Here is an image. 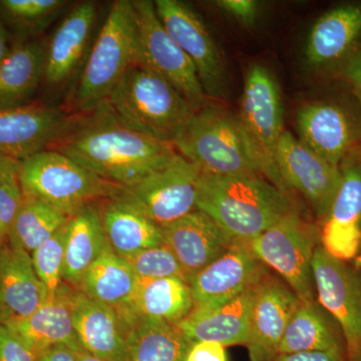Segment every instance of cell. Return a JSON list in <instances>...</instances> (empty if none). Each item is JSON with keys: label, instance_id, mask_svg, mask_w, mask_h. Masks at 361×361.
I'll use <instances>...</instances> for the list:
<instances>
[{"label": "cell", "instance_id": "6da1fadb", "mask_svg": "<svg viewBox=\"0 0 361 361\" xmlns=\"http://www.w3.org/2000/svg\"><path fill=\"white\" fill-rule=\"evenodd\" d=\"M51 149L116 187L135 184L178 153L173 145L130 129L106 103L73 116L70 127Z\"/></svg>", "mask_w": 361, "mask_h": 361}, {"label": "cell", "instance_id": "7a4b0ae2", "mask_svg": "<svg viewBox=\"0 0 361 361\" xmlns=\"http://www.w3.org/2000/svg\"><path fill=\"white\" fill-rule=\"evenodd\" d=\"M197 210L215 221L233 240L248 243L294 211L289 197L260 175L202 173Z\"/></svg>", "mask_w": 361, "mask_h": 361}, {"label": "cell", "instance_id": "3957f363", "mask_svg": "<svg viewBox=\"0 0 361 361\" xmlns=\"http://www.w3.org/2000/svg\"><path fill=\"white\" fill-rule=\"evenodd\" d=\"M106 103L130 129L173 146L196 111L167 80L140 63L123 75Z\"/></svg>", "mask_w": 361, "mask_h": 361}, {"label": "cell", "instance_id": "277c9868", "mask_svg": "<svg viewBox=\"0 0 361 361\" xmlns=\"http://www.w3.org/2000/svg\"><path fill=\"white\" fill-rule=\"evenodd\" d=\"M139 63V39L133 1L111 6L87 59L73 103L82 114L106 103L123 75Z\"/></svg>", "mask_w": 361, "mask_h": 361}, {"label": "cell", "instance_id": "5b68a950", "mask_svg": "<svg viewBox=\"0 0 361 361\" xmlns=\"http://www.w3.org/2000/svg\"><path fill=\"white\" fill-rule=\"evenodd\" d=\"M174 147L204 174L260 175L252 160L238 116L218 104H207L195 111Z\"/></svg>", "mask_w": 361, "mask_h": 361}, {"label": "cell", "instance_id": "8992f818", "mask_svg": "<svg viewBox=\"0 0 361 361\" xmlns=\"http://www.w3.org/2000/svg\"><path fill=\"white\" fill-rule=\"evenodd\" d=\"M18 182L23 196L39 199L70 218L99 199H111L116 190L52 149L21 161Z\"/></svg>", "mask_w": 361, "mask_h": 361}, {"label": "cell", "instance_id": "52a82bcc", "mask_svg": "<svg viewBox=\"0 0 361 361\" xmlns=\"http://www.w3.org/2000/svg\"><path fill=\"white\" fill-rule=\"evenodd\" d=\"M238 118L259 174L288 196L276 161L278 145L284 133L281 94L276 80L265 66L249 68Z\"/></svg>", "mask_w": 361, "mask_h": 361}, {"label": "cell", "instance_id": "ba28073f", "mask_svg": "<svg viewBox=\"0 0 361 361\" xmlns=\"http://www.w3.org/2000/svg\"><path fill=\"white\" fill-rule=\"evenodd\" d=\"M319 242V232L294 210L247 245L261 263L276 271L302 302H311L317 300L312 259Z\"/></svg>", "mask_w": 361, "mask_h": 361}, {"label": "cell", "instance_id": "9c48e42d", "mask_svg": "<svg viewBox=\"0 0 361 361\" xmlns=\"http://www.w3.org/2000/svg\"><path fill=\"white\" fill-rule=\"evenodd\" d=\"M198 166L177 153L164 167L128 187H116L111 199L139 211L155 224H171L196 210Z\"/></svg>", "mask_w": 361, "mask_h": 361}, {"label": "cell", "instance_id": "30bf717a", "mask_svg": "<svg viewBox=\"0 0 361 361\" xmlns=\"http://www.w3.org/2000/svg\"><path fill=\"white\" fill-rule=\"evenodd\" d=\"M139 39V63L172 85L199 111L208 104L198 73L191 59L172 39L149 0H135Z\"/></svg>", "mask_w": 361, "mask_h": 361}, {"label": "cell", "instance_id": "8fae6325", "mask_svg": "<svg viewBox=\"0 0 361 361\" xmlns=\"http://www.w3.org/2000/svg\"><path fill=\"white\" fill-rule=\"evenodd\" d=\"M316 297L336 320L345 342L346 360L361 355V269L318 246L312 259Z\"/></svg>", "mask_w": 361, "mask_h": 361}, {"label": "cell", "instance_id": "7c38bea8", "mask_svg": "<svg viewBox=\"0 0 361 361\" xmlns=\"http://www.w3.org/2000/svg\"><path fill=\"white\" fill-rule=\"evenodd\" d=\"M154 4L169 35L193 63L207 97L224 99V59L203 20L191 7L178 0H156Z\"/></svg>", "mask_w": 361, "mask_h": 361}, {"label": "cell", "instance_id": "4fadbf2b", "mask_svg": "<svg viewBox=\"0 0 361 361\" xmlns=\"http://www.w3.org/2000/svg\"><path fill=\"white\" fill-rule=\"evenodd\" d=\"M276 161L287 191L294 189L302 195L322 224L341 186V167L318 156L286 130L278 145Z\"/></svg>", "mask_w": 361, "mask_h": 361}, {"label": "cell", "instance_id": "5bb4252c", "mask_svg": "<svg viewBox=\"0 0 361 361\" xmlns=\"http://www.w3.org/2000/svg\"><path fill=\"white\" fill-rule=\"evenodd\" d=\"M267 267L255 257L247 243L234 241L200 272L188 280L194 308L207 311L218 307L260 281Z\"/></svg>", "mask_w": 361, "mask_h": 361}, {"label": "cell", "instance_id": "9a60e30c", "mask_svg": "<svg viewBox=\"0 0 361 361\" xmlns=\"http://www.w3.org/2000/svg\"><path fill=\"white\" fill-rule=\"evenodd\" d=\"M342 179L322 223L320 246L332 257L349 262L361 250V152L342 161Z\"/></svg>", "mask_w": 361, "mask_h": 361}, {"label": "cell", "instance_id": "2e32d148", "mask_svg": "<svg viewBox=\"0 0 361 361\" xmlns=\"http://www.w3.org/2000/svg\"><path fill=\"white\" fill-rule=\"evenodd\" d=\"M73 118L61 109L42 104L0 109V154L21 161L51 149Z\"/></svg>", "mask_w": 361, "mask_h": 361}, {"label": "cell", "instance_id": "e0dca14e", "mask_svg": "<svg viewBox=\"0 0 361 361\" xmlns=\"http://www.w3.org/2000/svg\"><path fill=\"white\" fill-rule=\"evenodd\" d=\"M300 299L280 277L266 272L256 285L250 334L246 346L250 361H274Z\"/></svg>", "mask_w": 361, "mask_h": 361}, {"label": "cell", "instance_id": "ac0fdd59", "mask_svg": "<svg viewBox=\"0 0 361 361\" xmlns=\"http://www.w3.org/2000/svg\"><path fill=\"white\" fill-rule=\"evenodd\" d=\"M299 141L332 165L341 167L360 137L353 116L329 102L304 104L295 118Z\"/></svg>", "mask_w": 361, "mask_h": 361}, {"label": "cell", "instance_id": "d6986e66", "mask_svg": "<svg viewBox=\"0 0 361 361\" xmlns=\"http://www.w3.org/2000/svg\"><path fill=\"white\" fill-rule=\"evenodd\" d=\"M161 230L164 244L179 261L187 281L234 243L215 221L197 209Z\"/></svg>", "mask_w": 361, "mask_h": 361}, {"label": "cell", "instance_id": "ffe728a7", "mask_svg": "<svg viewBox=\"0 0 361 361\" xmlns=\"http://www.w3.org/2000/svg\"><path fill=\"white\" fill-rule=\"evenodd\" d=\"M361 47V4H348L318 18L308 35L306 63L314 70L343 66Z\"/></svg>", "mask_w": 361, "mask_h": 361}, {"label": "cell", "instance_id": "44dd1931", "mask_svg": "<svg viewBox=\"0 0 361 361\" xmlns=\"http://www.w3.org/2000/svg\"><path fill=\"white\" fill-rule=\"evenodd\" d=\"M47 297L30 254L4 243L0 248V324L32 315Z\"/></svg>", "mask_w": 361, "mask_h": 361}, {"label": "cell", "instance_id": "7402d4cb", "mask_svg": "<svg viewBox=\"0 0 361 361\" xmlns=\"http://www.w3.org/2000/svg\"><path fill=\"white\" fill-rule=\"evenodd\" d=\"M73 289L63 283L56 293L49 294L32 315L7 323L6 326L39 356L47 349L58 345L84 351L73 326L71 312Z\"/></svg>", "mask_w": 361, "mask_h": 361}, {"label": "cell", "instance_id": "603a6c76", "mask_svg": "<svg viewBox=\"0 0 361 361\" xmlns=\"http://www.w3.org/2000/svg\"><path fill=\"white\" fill-rule=\"evenodd\" d=\"M256 285L213 310L192 311L176 327L191 343L212 341L225 348L246 345L250 334Z\"/></svg>", "mask_w": 361, "mask_h": 361}, {"label": "cell", "instance_id": "cb8c5ba5", "mask_svg": "<svg viewBox=\"0 0 361 361\" xmlns=\"http://www.w3.org/2000/svg\"><path fill=\"white\" fill-rule=\"evenodd\" d=\"M73 326L82 350L108 361H123L126 327L115 310L73 289Z\"/></svg>", "mask_w": 361, "mask_h": 361}, {"label": "cell", "instance_id": "d4e9b609", "mask_svg": "<svg viewBox=\"0 0 361 361\" xmlns=\"http://www.w3.org/2000/svg\"><path fill=\"white\" fill-rule=\"evenodd\" d=\"M139 279L125 259L109 246L82 277L78 290L109 306L125 325L132 322V304Z\"/></svg>", "mask_w": 361, "mask_h": 361}, {"label": "cell", "instance_id": "484cf974", "mask_svg": "<svg viewBox=\"0 0 361 361\" xmlns=\"http://www.w3.org/2000/svg\"><path fill=\"white\" fill-rule=\"evenodd\" d=\"M96 18V4L87 1L75 6L61 21L45 49L44 80L47 84L61 85L77 70Z\"/></svg>", "mask_w": 361, "mask_h": 361}, {"label": "cell", "instance_id": "4316f807", "mask_svg": "<svg viewBox=\"0 0 361 361\" xmlns=\"http://www.w3.org/2000/svg\"><path fill=\"white\" fill-rule=\"evenodd\" d=\"M109 246L101 213L94 204L71 216L66 223L63 282L78 288L85 272Z\"/></svg>", "mask_w": 361, "mask_h": 361}, {"label": "cell", "instance_id": "83f0119b", "mask_svg": "<svg viewBox=\"0 0 361 361\" xmlns=\"http://www.w3.org/2000/svg\"><path fill=\"white\" fill-rule=\"evenodd\" d=\"M311 351H341L346 355L341 329L317 300L301 301L279 346V353Z\"/></svg>", "mask_w": 361, "mask_h": 361}, {"label": "cell", "instance_id": "f1b7e54d", "mask_svg": "<svg viewBox=\"0 0 361 361\" xmlns=\"http://www.w3.org/2000/svg\"><path fill=\"white\" fill-rule=\"evenodd\" d=\"M45 49L37 40L11 47L0 63V109L27 104L44 78Z\"/></svg>", "mask_w": 361, "mask_h": 361}, {"label": "cell", "instance_id": "f546056e", "mask_svg": "<svg viewBox=\"0 0 361 361\" xmlns=\"http://www.w3.org/2000/svg\"><path fill=\"white\" fill-rule=\"evenodd\" d=\"M99 213L109 245L120 257L164 244L160 226L122 201L108 199Z\"/></svg>", "mask_w": 361, "mask_h": 361}, {"label": "cell", "instance_id": "4dcf8cb0", "mask_svg": "<svg viewBox=\"0 0 361 361\" xmlns=\"http://www.w3.org/2000/svg\"><path fill=\"white\" fill-rule=\"evenodd\" d=\"M193 308L191 290L185 278L139 280L130 322L142 317L177 325Z\"/></svg>", "mask_w": 361, "mask_h": 361}, {"label": "cell", "instance_id": "1f68e13d", "mask_svg": "<svg viewBox=\"0 0 361 361\" xmlns=\"http://www.w3.org/2000/svg\"><path fill=\"white\" fill-rule=\"evenodd\" d=\"M190 345L176 325L137 317L127 327L123 361H184Z\"/></svg>", "mask_w": 361, "mask_h": 361}, {"label": "cell", "instance_id": "d6a6232c", "mask_svg": "<svg viewBox=\"0 0 361 361\" xmlns=\"http://www.w3.org/2000/svg\"><path fill=\"white\" fill-rule=\"evenodd\" d=\"M70 220L68 216L49 204L23 196L7 238V243L32 254Z\"/></svg>", "mask_w": 361, "mask_h": 361}, {"label": "cell", "instance_id": "836d02e7", "mask_svg": "<svg viewBox=\"0 0 361 361\" xmlns=\"http://www.w3.org/2000/svg\"><path fill=\"white\" fill-rule=\"evenodd\" d=\"M66 4L65 0H1L0 13L16 32L32 35L51 25Z\"/></svg>", "mask_w": 361, "mask_h": 361}, {"label": "cell", "instance_id": "e575fe53", "mask_svg": "<svg viewBox=\"0 0 361 361\" xmlns=\"http://www.w3.org/2000/svg\"><path fill=\"white\" fill-rule=\"evenodd\" d=\"M66 241V224L30 254L33 267L49 294L63 286Z\"/></svg>", "mask_w": 361, "mask_h": 361}, {"label": "cell", "instance_id": "d590c367", "mask_svg": "<svg viewBox=\"0 0 361 361\" xmlns=\"http://www.w3.org/2000/svg\"><path fill=\"white\" fill-rule=\"evenodd\" d=\"M125 260L139 280L185 278L179 261L165 244L139 252Z\"/></svg>", "mask_w": 361, "mask_h": 361}, {"label": "cell", "instance_id": "8d00e7d4", "mask_svg": "<svg viewBox=\"0 0 361 361\" xmlns=\"http://www.w3.org/2000/svg\"><path fill=\"white\" fill-rule=\"evenodd\" d=\"M23 199L18 177L0 186V248L7 242Z\"/></svg>", "mask_w": 361, "mask_h": 361}, {"label": "cell", "instance_id": "74e56055", "mask_svg": "<svg viewBox=\"0 0 361 361\" xmlns=\"http://www.w3.org/2000/svg\"><path fill=\"white\" fill-rule=\"evenodd\" d=\"M39 355L6 325L0 324V361H37Z\"/></svg>", "mask_w": 361, "mask_h": 361}, {"label": "cell", "instance_id": "f35d334b", "mask_svg": "<svg viewBox=\"0 0 361 361\" xmlns=\"http://www.w3.org/2000/svg\"><path fill=\"white\" fill-rule=\"evenodd\" d=\"M217 6L235 20L246 26H252L257 20L260 4L255 0H219Z\"/></svg>", "mask_w": 361, "mask_h": 361}, {"label": "cell", "instance_id": "ab89813d", "mask_svg": "<svg viewBox=\"0 0 361 361\" xmlns=\"http://www.w3.org/2000/svg\"><path fill=\"white\" fill-rule=\"evenodd\" d=\"M184 361H228L227 351L217 342H192Z\"/></svg>", "mask_w": 361, "mask_h": 361}, {"label": "cell", "instance_id": "60d3db41", "mask_svg": "<svg viewBox=\"0 0 361 361\" xmlns=\"http://www.w3.org/2000/svg\"><path fill=\"white\" fill-rule=\"evenodd\" d=\"M274 361H348L341 351H311V353H279Z\"/></svg>", "mask_w": 361, "mask_h": 361}, {"label": "cell", "instance_id": "b9f144b4", "mask_svg": "<svg viewBox=\"0 0 361 361\" xmlns=\"http://www.w3.org/2000/svg\"><path fill=\"white\" fill-rule=\"evenodd\" d=\"M342 73L353 87L361 106V47L342 66Z\"/></svg>", "mask_w": 361, "mask_h": 361}, {"label": "cell", "instance_id": "7bdbcfd3", "mask_svg": "<svg viewBox=\"0 0 361 361\" xmlns=\"http://www.w3.org/2000/svg\"><path fill=\"white\" fill-rule=\"evenodd\" d=\"M80 353L66 345L54 346L42 353L37 361H78Z\"/></svg>", "mask_w": 361, "mask_h": 361}, {"label": "cell", "instance_id": "ee69618b", "mask_svg": "<svg viewBox=\"0 0 361 361\" xmlns=\"http://www.w3.org/2000/svg\"><path fill=\"white\" fill-rule=\"evenodd\" d=\"M20 161L0 154V186L13 178L18 177Z\"/></svg>", "mask_w": 361, "mask_h": 361}, {"label": "cell", "instance_id": "f6af8a7d", "mask_svg": "<svg viewBox=\"0 0 361 361\" xmlns=\"http://www.w3.org/2000/svg\"><path fill=\"white\" fill-rule=\"evenodd\" d=\"M11 47L9 45V35L6 23L0 18V63L6 58Z\"/></svg>", "mask_w": 361, "mask_h": 361}, {"label": "cell", "instance_id": "bcb514c9", "mask_svg": "<svg viewBox=\"0 0 361 361\" xmlns=\"http://www.w3.org/2000/svg\"><path fill=\"white\" fill-rule=\"evenodd\" d=\"M78 361H108L102 360V358L97 357V356L90 355V353H85V351H82L80 353V358H78Z\"/></svg>", "mask_w": 361, "mask_h": 361}, {"label": "cell", "instance_id": "7dc6e473", "mask_svg": "<svg viewBox=\"0 0 361 361\" xmlns=\"http://www.w3.org/2000/svg\"><path fill=\"white\" fill-rule=\"evenodd\" d=\"M353 265H355V267L360 268V269H361V250L360 254L356 256L355 260H353Z\"/></svg>", "mask_w": 361, "mask_h": 361}, {"label": "cell", "instance_id": "c3c4849f", "mask_svg": "<svg viewBox=\"0 0 361 361\" xmlns=\"http://www.w3.org/2000/svg\"><path fill=\"white\" fill-rule=\"evenodd\" d=\"M353 361H361V355L360 356H357V357H356L355 360Z\"/></svg>", "mask_w": 361, "mask_h": 361}]
</instances>
